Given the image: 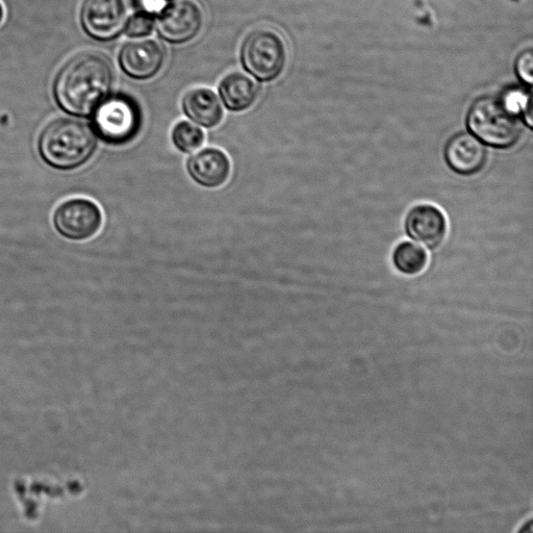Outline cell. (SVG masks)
Here are the masks:
<instances>
[{
    "label": "cell",
    "mask_w": 533,
    "mask_h": 533,
    "mask_svg": "<svg viewBox=\"0 0 533 533\" xmlns=\"http://www.w3.org/2000/svg\"><path fill=\"white\" fill-rule=\"evenodd\" d=\"M445 160L455 173L470 176L484 169L488 151L474 136L468 133L456 134L446 144Z\"/></svg>",
    "instance_id": "obj_12"
},
{
    "label": "cell",
    "mask_w": 533,
    "mask_h": 533,
    "mask_svg": "<svg viewBox=\"0 0 533 533\" xmlns=\"http://www.w3.org/2000/svg\"><path fill=\"white\" fill-rule=\"evenodd\" d=\"M393 263L400 273L415 276L425 270L428 263L427 252L412 242L404 241L395 248Z\"/></svg>",
    "instance_id": "obj_15"
},
{
    "label": "cell",
    "mask_w": 533,
    "mask_h": 533,
    "mask_svg": "<svg viewBox=\"0 0 533 533\" xmlns=\"http://www.w3.org/2000/svg\"><path fill=\"white\" fill-rule=\"evenodd\" d=\"M94 113L95 133L111 145L130 143L142 128L141 109L128 95L109 96Z\"/></svg>",
    "instance_id": "obj_4"
},
{
    "label": "cell",
    "mask_w": 533,
    "mask_h": 533,
    "mask_svg": "<svg viewBox=\"0 0 533 533\" xmlns=\"http://www.w3.org/2000/svg\"><path fill=\"white\" fill-rule=\"evenodd\" d=\"M219 92L228 111L244 112L256 104L260 91L248 75L235 71L221 81Z\"/></svg>",
    "instance_id": "obj_14"
},
{
    "label": "cell",
    "mask_w": 533,
    "mask_h": 533,
    "mask_svg": "<svg viewBox=\"0 0 533 533\" xmlns=\"http://www.w3.org/2000/svg\"><path fill=\"white\" fill-rule=\"evenodd\" d=\"M182 106L185 115L202 128H216L223 120L221 101L212 89L190 90L184 96Z\"/></svg>",
    "instance_id": "obj_13"
},
{
    "label": "cell",
    "mask_w": 533,
    "mask_h": 533,
    "mask_svg": "<svg viewBox=\"0 0 533 533\" xmlns=\"http://www.w3.org/2000/svg\"><path fill=\"white\" fill-rule=\"evenodd\" d=\"M154 29V15L141 11L126 21L124 32L129 37L140 38L150 35Z\"/></svg>",
    "instance_id": "obj_17"
},
{
    "label": "cell",
    "mask_w": 533,
    "mask_h": 533,
    "mask_svg": "<svg viewBox=\"0 0 533 533\" xmlns=\"http://www.w3.org/2000/svg\"><path fill=\"white\" fill-rule=\"evenodd\" d=\"M288 50L284 38L271 29L251 32L241 47L244 68L256 79L270 82L285 69Z\"/></svg>",
    "instance_id": "obj_5"
},
{
    "label": "cell",
    "mask_w": 533,
    "mask_h": 533,
    "mask_svg": "<svg viewBox=\"0 0 533 533\" xmlns=\"http://www.w3.org/2000/svg\"><path fill=\"white\" fill-rule=\"evenodd\" d=\"M55 225L64 237L82 241L95 236L103 225V213L95 202L75 198L63 203L56 211Z\"/></svg>",
    "instance_id": "obj_7"
},
{
    "label": "cell",
    "mask_w": 533,
    "mask_h": 533,
    "mask_svg": "<svg viewBox=\"0 0 533 533\" xmlns=\"http://www.w3.org/2000/svg\"><path fill=\"white\" fill-rule=\"evenodd\" d=\"M114 81L112 64L104 55L84 53L72 58L61 69L55 95L65 111L88 116L109 97Z\"/></svg>",
    "instance_id": "obj_1"
},
{
    "label": "cell",
    "mask_w": 533,
    "mask_h": 533,
    "mask_svg": "<svg viewBox=\"0 0 533 533\" xmlns=\"http://www.w3.org/2000/svg\"><path fill=\"white\" fill-rule=\"evenodd\" d=\"M203 27V13L193 0H181L166 7L157 23L159 35L169 43L182 44L193 40Z\"/></svg>",
    "instance_id": "obj_8"
},
{
    "label": "cell",
    "mask_w": 533,
    "mask_h": 533,
    "mask_svg": "<svg viewBox=\"0 0 533 533\" xmlns=\"http://www.w3.org/2000/svg\"><path fill=\"white\" fill-rule=\"evenodd\" d=\"M165 60V49L155 39L126 43L119 54V64L123 72L139 81L154 78L163 68Z\"/></svg>",
    "instance_id": "obj_9"
},
{
    "label": "cell",
    "mask_w": 533,
    "mask_h": 533,
    "mask_svg": "<svg viewBox=\"0 0 533 533\" xmlns=\"http://www.w3.org/2000/svg\"><path fill=\"white\" fill-rule=\"evenodd\" d=\"M171 140L177 150L192 154L205 143V133L192 122L182 120L173 126Z\"/></svg>",
    "instance_id": "obj_16"
},
{
    "label": "cell",
    "mask_w": 533,
    "mask_h": 533,
    "mask_svg": "<svg viewBox=\"0 0 533 533\" xmlns=\"http://www.w3.org/2000/svg\"><path fill=\"white\" fill-rule=\"evenodd\" d=\"M405 230L417 243L435 249L444 242L448 223L439 208L433 205H419L406 216Z\"/></svg>",
    "instance_id": "obj_10"
},
{
    "label": "cell",
    "mask_w": 533,
    "mask_h": 533,
    "mask_svg": "<svg viewBox=\"0 0 533 533\" xmlns=\"http://www.w3.org/2000/svg\"><path fill=\"white\" fill-rule=\"evenodd\" d=\"M81 21L90 37L110 41L124 31L128 9L124 0H84Z\"/></svg>",
    "instance_id": "obj_6"
},
{
    "label": "cell",
    "mask_w": 533,
    "mask_h": 533,
    "mask_svg": "<svg viewBox=\"0 0 533 533\" xmlns=\"http://www.w3.org/2000/svg\"><path fill=\"white\" fill-rule=\"evenodd\" d=\"M139 6L141 11L155 16L166 8V0H139Z\"/></svg>",
    "instance_id": "obj_19"
},
{
    "label": "cell",
    "mask_w": 533,
    "mask_h": 533,
    "mask_svg": "<svg viewBox=\"0 0 533 533\" xmlns=\"http://www.w3.org/2000/svg\"><path fill=\"white\" fill-rule=\"evenodd\" d=\"M97 147V138L87 122L60 118L43 130L39 148L42 158L58 169H74L88 162Z\"/></svg>",
    "instance_id": "obj_3"
},
{
    "label": "cell",
    "mask_w": 533,
    "mask_h": 533,
    "mask_svg": "<svg viewBox=\"0 0 533 533\" xmlns=\"http://www.w3.org/2000/svg\"><path fill=\"white\" fill-rule=\"evenodd\" d=\"M528 95L516 93L512 97H481L475 101L467 115V125L472 135L481 143L494 148H510L522 137L519 109L524 112L529 104Z\"/></svg>",
    "instance_id": "obj_2"
},
{
    "label": "cell",
    "mask_w": 533,
    "mask_h": 533,
    "mask_svg": "<svg viewBox=\"0 0 533 533\" xmlns=\"http://www.w3.org/2000/svg\"><path fill=\"white\" fill-rule=\"evenodd\" d=\"M4 17H5V10H4L2 3H0V23L3 22Z\"/></svg>",
    "instance_id": "obj_20"
},
{
    "label": "cell",
    "mask_w": 533,
    "mask_h": 533,
    "mask_svg": "<svg viewBox=\"0 0 533 533\" xmlns=\"http://www.w3.org/2000/svg\"><path fill=\"white\" fill-rule=\"evenodd\" d=\"M516 72L518 78L526 85L531 86L533 82V55L532 50H525L516 61Z\"/></svg>",
    "instance_id": "obj_18"
},
{
    "label": "cell",
    "mask_w": 533,
    "mask_h": 533,
    "mask_svg": "<svg viewBox=\"0 0 533 533\" xmlns=\"http://www.w3.org/2000/svg\"><path fill=\"white\" fill-rule=\"evenodd\" d=\"M191 179L203 188L216 189L230 179L232 164L225 152L218 148H205L187 162Z\"/></svg>",
    "instance_id": "obj_11"
}]
</instances>
